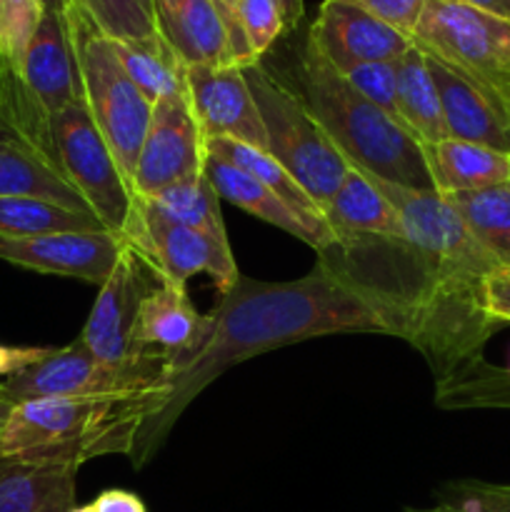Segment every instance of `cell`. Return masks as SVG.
<instances>
[{"label":"cell","instance_id":"13","mask_svg":"<svg viewBox=\"0 0 510 512\" xmlns=\"http://www.w3.org/2000/svg\"><path fill=\"white\" fill-rule=\"evenodd\" d=\"M190 108L208 143L235 140L268 153V138L243 68L238 65H190L185 70Z\"/></svg>","mask_w":510,"mask_h":512},{"label":"cell","instance_id":"41","mask_svg":"<svg viewBox=\"0 0 510 512\" xmlns=\"http://www.w3.org/2000/svg\"><path fill=\"white\" fill-rule=\"evenodd\" d=\"M448 3H463L470 5V8L485 10V13L510 20V0H448Z\"/></svg>","mask_w":510,"mask_h":512},{"label":"cell","instance_id":"6","mask_svg":"<svg viewBox=\"0 0 510 512\" xmlns=\"http://www.w3.org/2000/svg\"><path fill=\"white\" fill-rule=\"evenodd\" d=\"M68 20L78 50L83 103L133 190L135 165L153 115V103L128 78L113 40L105 38L78 5H73Z\"/></svg>","mask_w":510,"mask_h":512},{"label":"cell","instance_id":"21","mask_svg":"<svg viewBox=\"0 0 510 512\" xmlns=\"http://www.w3.org/2000/svg\"><path fill=\"white\" fill-rule=\"evenodd\" d=\"M433 190L440 195L470 193V190L510 185V153L445 138L423 145Z\"/></svg>","mask_w":510,"mask_h":512},{"label":"cell","instance_id":"20","mask_svg":"<svg viewBox=\"0 0 510 512\" xmlns=\"http://www.w3.org/2000/svg\"><path fill=\"white\" fill-rule=\"evenodd\" d=\"M335 243L345 240H403L405 230L395 205L375 188L373 180L350 165L348 175L323 208Z\"/></svg>","mask_w":510,"mask_h":512},{"label":"cell","instance_id":"25","mask_svg":"<svg viewBox=\"0 0 510 512\" xmlns=\"http://www.w3.org/2000/svg\"><path fill=\"white\" fill-rule=\"evenodd\" d=\"M395 80H398V93H395L398 95V118L403 128L420 145L448 138L440 95L423 50L413 45L408 53L395 60Z\"/></svg>","mask_w":510,"mask_h":512},{"label":"cell","instance_id":"1","mask_svg":"<svg viewBox=\"0 0 510 512\" xmlns=\"http://www.w3.org/2000/svg\"><path fill=\"white\" fill-rule=\"evenodd\" d=\"M375 333L410 340V313L383 290L355 278L348 268L320 253L308 275L268 283L240 275L233 290L205 313L198 343L168 360V398L158 415L140 428L133 453L143 468L190 403L233 365L325 335Z\"/></svg>","mask_w":510,"mask_h":512},{"label":"cell","instance_id":"11","mask_svg":"<svg viewBox=\"0 0 510 512\" xmlns=\"http://www.w3.org/2000/svg\"><path fill=\"white\" fill-rule=\"evenodd\" d=\"M158 283L153 270L125 243L108 278L98 285V298L80 333V343L103 363L115 368L145 363L155 353H138L133 343L140 303Z\"/></svg>","mask_w":510,"mask_h":512},{"label":"cell","instance_id":"36","mask_svg":"<svg viewBox=\"0 0 510 512\" xmlns=\"http://www.w3.org/2000/svg\"><path fill=\"white\" fill-rule=\"evenodd\" d=\"M345 3H353L358 8L368 10L370 15H375L383 23L393 25L400 33L413 38L415 25H418L428 0H345Z\"/></svg>","mask_w":510,"mask_h":512},{"label":"cell","instance_id":"10","mask_svg":"<svg viewBox=\"0 0 510 512\" xmlns=\"http://www.w3.org/2000/svg\"><path fill=\"white\" fill-rule=\"evenodd\" d=\"M125 243L148 263L155 278L165 283L185 288L188 278L205 273L218 288V295H225L240 278L228 238L170 223L140 198Z\"/></svg>","mask_w":510,"mask_h":512},{"label":"cell","instance_id":"42","mask_svg":"<svg viewBox=\"0 0 510 512\" xmlns=\"http://www.w3.org/2000/svg\"><path fill=\"white\" fill-rule=\"evenodd\" d=\"M280 5V13H283V20H285V33L288 30H295L298 28L300 18H303V0H278Z\"/></svg>","mask_w":510,"mask_h":512},{"label":"cell","instance_id":"34","mask_svg":"<svg viewBox=\"0 0 510 512\" xmlns=\"http://www.w3.org/2000/svg\"><path fill=\"white\" fill-rule=\"evenodd\" d=\"M438 503L455 512H510V485L453 480L438 488Z\"/></svg>","mask_w":510,"mask_h":512},{"label":"cell","instance_id":"46","mask_svg":"<svg viewBox=\"0 0 510 512\" xmlns=\"http://www.w3.org/2000/svg\"><path fill=\"white\" fill-rule=\"evenodd\" d=\"M70 512H95V508H93V503H90V505H75V508Z\"/></svg>","mask_w":510,"mask_h":512},{"label":"cell","instance_id":"5","mask_svg":"<svg viewBox=\"0 0 510 512\" xmlns=\"http://www.w3.org/2000/svg\"><path fill=\"white\" fill-rule=\"evenodd\" d=\"M268 138V153L303 185L320 210L348 175L350 163L328 138L303 95L255 63L243 68Z\"/></svg>","mask_w":510,"mask_h":512},{"label":"cell","instance_id":"44","mask_svg":"<svg viewBox=\"0 0 510 512\" xmlns=\"http://www.w3.org/2000/svg\"><path fill=\"white\" fill-rule=\"evenodd\" d=\"M13 408H15L13 403H8V400L0 398V433H3V428H5V423H8V418H10V413H13Z\"/></svg>","mask_w":510,"mask_h":512},{"label":"cell","instance_id":"19","mask_svg":"<svg viewBox=\"0 0 510 512\" xmlns=\"http://www.w3.org/2000/svg\"><path fill=\"white\" fill-rule=\"evenodd\" d=\"M205 315L190 303L183 285L158 280L143 298L135 318L133 343L138 353H155L165 360L180 358L198 343Z\"/></svg>","mask_w":510,"mask_h":512},{"label":"cell","instance_id":"14","mask_svg":"<svg viewBox=\"0 0 510 512\" xmlns=\"http://www.w3.org/2000/svg\"><path fill=\"white\" fill-rule=\"evenodd\" d=\"M308 45L330 68L345 75L358 65L393 63L413 48V38L358 5L323 0L310 25Z\"/></svg>","mask_w":510,"mask_h":512},{"label":"cell","instance_id":"4","mask_svg":"<svg viewBox=\"0 0 510 512\" xmlns=\"http://www.w3.org/2000/svg\"><path fill=\"white\" fill-rule=\"evenodd\" d=\"M300 83L310 113L350 165L403 188L433 190L423 145L365 100L308 43L300 60Z\"/></svg>","mask_w":510,"mask_h":512},{"label":"cell","instance_id":"31","mask_svg":"<svg viewBox=\"0 0 510 512\" xmlns=\"http://www.w3.org/2000/svg\"><path fill=\"white\" fill-rule=\"evenodd\" d=\"M108 40H143L155 35L153 0H75Z\"/></svg>","mask_w":510,"mask_h":512},{"label":"cell","instance_id":"32","mask_svg":"<svg viewBox=\"0 0 510 512\" xmlns=\"http://www.w3.org/2000/svg\"><path fill=\"white\" fill-rule=\"evenodd\" d=\"M45 8L40 0H0V75L20 78Z\"/></svg>","mask_w":510,"mask_h":512},{"label":"cell","instance_id":"38","mask_svg":"<svg viewBox=\"0 0 510 512\" xmlns=\"http://www.w3.org/2000/svg\"><path fill=\"white\" fill-rule=\"evenodd\" d=\"M213 5L218 8L220 18H223L225 30H228L230 40V58H233V65L238 68H248V65H255L258 60L250 53V45L245 40L243 28L238 23V0H213Z\"/></svg>","mask_w":510,"mask_h":512},{"label":"cell","instance_id":"45","mask_svg":"<svg viewBox=\"0 0 510 512\" xmlns=\"http://www.w3.org/2000/svg\"><path fill=\"white\" fill-rule=\"evenodd\" d=\"M400 512H455L453 508H448V505H433V508H403Z\"/></svg>","mask_w":510,"mask_h":512},{"label":"cell","instance_id":"27","mask_svg":"<svg viewBox=\"0 0 510 512\" xmlns=\"http://www.w3.org/2000/svg\"><path fill=\"white\" fill-rule=\"evenodd\" d=\"M433 400L440 410H510V368L478 358L458 373L435 380Z\"/></svg>","mask_w":510,"mask_h":512},{"label":"cell","instance_id":"12","mask_svg":"<svg viewBox=\"0 0 510 512\" xmlns=\"http://www.w3.org/2000/svg\"><path fill=\"white\" fill-rule=\"evenodd\" d=\"M205 165L208 140L200 133L188 93L158 100L135 165V198L148 200L170 185L198 178L205 173Z\"/></svg>","mask_w":510,"mask_h":512},{"label":"cell","instance_id":"17","mask_svg":"<svg viewBox=\"0 0 510 512\" xmlns=\"http://www.w3.org/2000/svg\"><path fill=\"white\" fill-rule=\"evenodd\" d=\"M155 30L190 65H233L230 40L213 0H153Z\"/></svg>","mask_w":510,"mask_h":512},{"label":"cell","instance_id":"8","mask_svg":"<svg viewBox=\"0 0 510 512\" xmlns=\"http://www.w3.org/2000/svg\"><path fill=\"white\" fill-rule=\"evenodd\" d=\"M153 390H168V360L153 355L145 363L115 368L75 338L65 348H48L38 363L5 378L0 398L18 405L43 398H118Z\"/></svg>","mask_w":510,"mask_h":512},{"label":"cell","instance_id":"9","mask_svg":"<svg viewBox=\"0 0 510 512\" xmlns=\"http://www.w3.org/2000/svg\"><path fill=\"white\" fill-rule=\"evenodd\" d=\"M50 140L55 165L65 180L78 190L100 225L125 240L135 218L138 198L120 173L83 100L55 115L50 123Z\"/></svg>","mask_w":510,"mask_h":512},{"label":"cell","instance_id":"22","mask_svg":"<svg viewBox=\"0 0 510 512\" xmlns=\"http://www.w3.org/2000/svg\"><path fill=\"white\" fill-rule=\"evenodd\" d=\"M70 465H33L0 460V512H70L75 508Z\"/></svg>","mask_w":510,"mask_h":512},{"label":"cell","instance_id":"35","mask_svg":"<svg viewBox=\"0 0 510 512\" xmlns=\"http://www.w3.org/2000/svg\"><path fill=\"white\" fill-rule=\"evenodd\" d=\"M365 100H370L373 105H378L383 113H388L390 118L398 120V80H395V60L393 63H368L358 65L350 73L343 75ZM403 125V123H400Z\"/></svg>","mask_w":510,"mask_h":512},{"label":"cell","instance_id":"43","mask_svg":"<svg viewBox=\"0 0 510 512\" xmlns=\"http://www.w3.org/2000/svg\"><path fill=\"white\" fill-rule=\"evenodd\" d=\"M40 3H43V8L50 10V13L70 15V10H73L75 0H40Z\"/></svg>","mask_w":510,"mask_h":512},{"label":"cell","instance_id":"23","mask_svg":"<svg viewBox=\"0 0 510 512\" xmlns=\"http://www.w3.org/2000/svg\"><path fill=\"white\" fill-rule=\"evenodd\" d=\"M208 153L220 155V158L230 160L233 165L243 168L245 173H250L253 178H258L265 188L273 190L280 200L290 205L295 213L303 218V223L308 225V230L315 238V253H323L330 245H335V235L330 230L328 220H325L323 210L313 203L308 193L303 190V185L278 163L270 153L265 150L253 148V145L235 143V140H213L208 143Z\"/></svg>","mask_w":510,"mask_h":512},{"label":"cell","instance_id":"3","mask_svg":"<svg viewBox=\"0 0 510 512\" xmlns=\"http://www.w3.org/2000/svg\"><path fill=\"white\" fill-rule=\"evenodd\" d=\"M168 390L118 398H43L18 403L0 433V460L78 468L103 455H130L140 428Z\"/></svg>","mask_w":510,"mask_h":512},{"label":"cell","instance_id":"24","mask_svg":"<svg viewBox=\"0 0 510 512\" xmlns=\"http://www.w3.org/2000/svg\"><path fill=\"white\" fill-rule=\"evenodd\" d=\"M205 173H208L210 183L218 190L220 200L238 205L245 213L255 215L263 223L275 225L278 230L303 240L305 245L315 250V238L308 230V225L303 223V218L285 200H280L273 190L265 188L258 178H253L243 168H238V165H233L230 160L220 158L215 153H208Z\"/></svg>","mask_w":510,"mask_h":512},{"label":"cell","instance_id":"16","mask_svg":"<svg viewBox=\"0 0 510 512\" xmlns=\"http://www.w3.org/2000/svg\"><path fill=\"white\" fill-rule=\"evenodd\" d=\"M425 58L438 88L448 138L510 153V115L470 80L460 78L430 55Z\"/></svg>","mask_w":510,"mask_h":512},{"label":"cell","instance_id":"7","mask_svg":"<svg viewBox=\"0 0 510 512\" xmlns=\"http://www.w3.org/2000/svg\"><path fill=\"white\" fill-rule=\"evenodd\" d=\"M413 45L470 80L510 115V20L448 0H428Z\"/></svg>","mask_w":510,"mask_h":512},{"label":"cell","instance_id":"40","mask_svg":"<svg viewBox=\"0 0 510 512\" xmlns=\"http://www.w3.org/2000/svg\"><path fill=\"white\" fill-rule=\"evenodd\" d=\"M95 512H148L143 500L128 490H105L93 500Z\"/></svg>","mask_w":510,"mask_h":512},{"label":"cell","instance_id":"39","mask_svg":"<svg viewBox=\"0 0 510 512\" xmlns=\"http://www.w3.org/2000/svg\"><path fill=\"white\" fill-rule=\"evenodd\" d=\"M48 348H10V345H0V378H10V375L20 373L28 365L38 363Z\"/></svg>","mask_w":510,"mask_h":512},{"label":"cell","instance_id":"30","mask_svg":"<svg viewBox=\"0 0 510 512\" xmlns=\"http://www.w3.org/2000/svg\"><path fill=\"white\" fill-rule=\"evenodd\" d=\"M143 203L158 215H163L165 220H170V223L203 230V233L215 235V238H228L223 213H220V195L215 185L210 183L208 173L183 180L178 185H170V188L160 190L158 195L143 200Z\"/></svg>","mask_w":510,"mask_h":512},{"label":"cell","instance_id":"37","mask_svg":"<svg viewBox=\"0 0 510 512\" xmlns=\"http://www.w3.org/2000/svg\"><path fill=\"white\" fill-rule=\"evenodd\" d=\"M485 313L493 323L510 325V263H498L485 278L483 290Z\"/></svg>","mask_w":510,"mask_h":512},{"label":"cell","instance_id":"15","mask_svg":"<svg viewBox=\"0 0 510 512\" xmlns=\"http://www.w3.org/2000/svg\"><path fill=\"white\" fill-rule=\"evenodd\" d=\"M123 248L125 240L108 230L0 238V260L35 273L63 275L100 285L113 270Z\"/></svg>","mask_w":510,"mask_h":512},{"label":"cell","instance_id":"2","mask_svg":"<svg viewBox=\"0 0 510 512\" xmlns=\"http://www.w3.org/2000/svg\"><path fill=\"white\" fill-rule=\"evenodd\" d=\"M365 175L395 205L405 238L345 240L323 253L408 310V343L443 380L483 358L485 343L500 330L483 305L485 278L498 260L440 193Z\"/></svg>","mask_w":510,"mask_h":512},{"label":"cell","instance_id":"26","mask_svg":"<svg viewBox=\"0 0 510 512\" xmlns=\"http://www.w3.org/2000/svg\"><path fill=\"white\" fill-rule=\"evenodd\" d=\"M113 48L128 78L153 105L158 100L188 93V68L158 33L143 40H113Z\"/></svg>","mask_w":510,"mask_h":512},{"label":"cell","instance_id":"28","mask_svg":"<svg viewBox=\"0 0 510 512\" xmlns=\"http://www.w3.org/2000/svg\"><path fill=\"white\" fill-rule=\"evenodd\" d=\"M473 238L498 263H510V185L443 195Z\"/></svg>","mask_w":510,"mask_h":512},{"label":"cell","instance_id":"29","mask_svg":"<svg viewBox=\"0 0 510 512\" xmlns=\"http://www.w3.org/2000/svg\"><path fill=\"white\" fill-rule=\"evenodd\" d=\"M98 218L38 198L0 195V238H35L53 233H98Z\"/></svg>","mask_w":510,"mask_h":512},{"label":"cell","instance_id":"18","mask_svg":"<svg viewBox=\"0 0 510 512\" xmlns=\"http://www.w3.org/2000/svg\"><path fill=\"white\" fill-rule=\"evenodd\" d=\"M0 195L48 200L93 215L78 190L60 173L58 165L3 120H0Z\"/></svg>","mask_w":510,"mask_h":512},{"label":"cell","instance_id":"33","mask_svg":"<svg viewBox=\"0 0 510 512\" xmlns=\"http://www.w3.org/2000/svg\"><path fill=\"white\" fill-rule=\"evenodd\" d=\"M238 23L258 63L273 48L275 40L285 33L278 0H238Z\"/></svg>","mask_w":510,"mask_h":512}]
</instances>
